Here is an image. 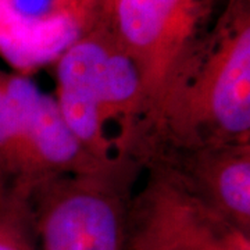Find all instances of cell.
<instances>
[{
	"label": "cell",
	"instance_id": "cell-1",
	"mask_svg": "<svg viewBox=\"0 0 250 250\" xmlns=\"http://www.w3.org/2000/svg\"><path fill=\"white\" fill-rule=\"evenodd\" d=\"M250 143L248 21L205 53L188 52L123 156L152 146Z\"/></svg>",
	"mask_w": 250,
	"mask_h": 250
},
{
	"label": "cell",
	"instance_id": "cell-2",
	"mask_svg": "<svg viewBox=\"0 0 250 250\" xmlns=\"http://www.w3.org/2000/svg\"><path fill=\"white\" fill-rule=\"evenodd\" d=\"M68 129L93 159L123 156L142 116V86L114 34L81 35L57 59L56 95Z\"/></svg>",
	"mask_w": 250,
	"mask_h": 250
},
{
	"label": "cell",
	"instance_id": "cell-3",
	"mask_svg": "<svg viewBox=\"0 0 250 250\" xmlns=\"http://www.w3.org/2000/svg\"><path fill=\"white\" fill-rule=\"evenodd\" d=\"M110 163L93 159L81 146L53 95L22 74L0 72V192L31 196L49 181Z\"/></svg>",
	"mask_w": 250,
	"mask_h": 250
},
{
	"label": "cell",
	"instance_id": "cell-4",
	"mask_svg": "<svg viewBox=\"0 0 250 250\" xmlns=\"http://www.w3.org/2000/svg\"><path fill=\"white\" fill-rule=\"evenodd\" d=\"M142 167L129 157L49 181L31 193L38 250H125V220Z\"/></svg>",
	"mask_w": 250,
	"mask_h": 250
},
{
	"label": "cell",
	"instance_id": "cell-5",
	"mask_svg": "<svg viewBox=\"0 0 250 250\" xmlns=\"http://www.w3.org/2000/svg\"><path fill=\"white\" fill-rule=\"evenodd\" d=\"M142 172L126 208L125 250H250L249 232L171 174L153 167Z\"/></svg>",
	"mask_w": 250,
	"mask_h": 250
},
{
	"label": "cell",
	"instance_id": "cell-6",
	"mask_svg": "<svg viewBox=\"0 0 250 250\" xmlns=\"http://www.w3.org/2000/svg\"><path fill=\"white\" fill-rule=\"evenodd\" d=\"M196 18L195 0H117L114 35L139 74L141 120L154 107L172 72L189 52Z\"/></svg>",
	"mask_w": 250,
	"mask_h": 250
},
{
	"label": "cell",
	"instance_id": "cell-7",
	"mask_svg": "<svg viewBox=\"0 0 250 250\" xmlns=\"http://www.w3.org/2000/svg\"><path fill=\"white\" fill-rule=\"evenodd\" d=\"M129 159L171 174L189 192L250 233V143L152 146Z\"/></svg>",
	"mask_w": 250,
	"mask_h": 250
},
{
	"label": "cell",
	"instance_id": "cell-8",
	"mask_svg": "<svg viewBox=\"0 0 250 250\" xmlns=\"http://www.w3.org/2000/svg\"><path fill=\"white\" fill-rule=\"evenodd\" d=\"M81 35L78 20L67 11L31 16L0 0V56L20 71L57 60Z\"/></svg>",
	"mask_w": 250,
	"mask_h": 250
},
{
	"label": "cell",
	"instance_id": "cell-9",
	"mask_svg": "<svg viewBox=\"0 0 250 250\" xmlns=\"http://www.w3.org/2000/svg\"><path fill=\"white\" fill-rule=\"evenodd\" d=\"M0 250H38L29 196L0 192Z\"/></svg>",
	"mask_w": 250,
	"mask_h": 250
}]
</instances>
